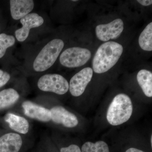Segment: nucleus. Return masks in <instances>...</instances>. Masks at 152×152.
Returning <instances> with one entry per match:
<instances>
[{
    "mask_svg": "<svg viewBox=\"0 0 152 152\" xmlns=\"http://www.w3.org/2000/svg\"><path fill=\"white\" fill-rule=\"evenodd\" d=\"M124 51L123 46L115 42H107L97 50L92 61L93 70L102 74L113 68L119 60Z\"/></svg>",
    "mask_w": 152,
    "mask_h": 152,
    "instance_id": "1",
    "label": "nucleus"
},
{
    "mask_svg": "<svg viewBox=\"0 0 152 152\" xmlns=\"http://www.w3.org/2000/svg\"><path fill=\"white\" fill-rule=\"evenodd\" d=\"M133 112L130 98L124 94H119L114 98L108 109L107 119L110 124L118 126L129 119Z\"/></svg>",
    "mask_w": 152,
    "mask_h": 152,
    "instance_id": "2",
    "label": "nucleus"
},
{
    "mask_svg": "<svg viewBox=\"0 0 152 152\" xmlns=\"http://www.w3.org/2000/svg\"><path fill=\"white\" fill-rule=\"evenodd\" d=\"M64 46V43L61 39H54L48 43L34 61V71L43 72L50 69L58 59Z\"/></svg>",
    "mask_w": 152,
    "mask_h": 152,
    "instance_id": "3",
    "label": "nucleus"
},
{
    "mask_svg": "<svg viewBox=\"0 0 152 152\" xmlns=\"http://www.w3.org/2000/svg\"><path fill=\"white\" fill-rule=\"evenodd\" d=\"M91 57L89 50L80 47H72L65 50L61 54L60 62L66 67H78L86 64Z\"/></svg>",
    "mask_w": 152,
    "mask_h": 152,
    "instance_id": "4",
    "label": "nucleus"
},
{
    "mask_svg": "<svg viewBox=\"0 0 152 152\" xmlns=\"http://www.w3.org/2000/svg\"><path fill=\"white\" fill-rule=\"evenodd\" d=\"M41 91L63 95L69 90V83L62 76L58 74H46L42 76L37 83Z\"/></svg>",
    "mask_w": 152,
    "mask_h": 152,
    "instance_id": "5",
    "label": "nucleus"
},
{
    "mask_svg": "<svg viewBox=\"0 0 152 152\" xmlns=\"http://www.w3.org/2000/svg\"><path fill=\"white\" fill-rule=\"evenodd\" d=\"M124 29V22L121 19L118 18L109 23L98 25L95 31L99 40L107 42L119 37Z\"/></svg>",
    "mask_w": 152,
    "mask_h": 152,
    "instance_id": "6",
    "label": "nucleus"
},
{
    "mask_svg": "<svg viewBox=\"0 0 152 152\" xmlns=\"http://www.w3.org/2000/svg\"><path fill=\"white\" fill-rule=\"evenodd\" d=\"M93 75L92 69L90 67L85 68L75 74L71 79L69 85L71 94L75 97L83 94L91 80Z\"/></svg>",
    "mask_w": 152,
    "mask_h": 152,
    "instance_id": "7",
    "label": "nucleus"
},
{
    "mask_svg": "<svg viewBox=\"0 0 152 152\" xmlns=\"http://www.w3.org/2000/svg\"><path fill=\"white\" fill-rule=\"evenodd\" d=\"M23 27L15 32L16 38L20 42L26 40L28 37L31 29L40 26L44 23L42 17L36 13L28 14L20 20Z\"/></svg>",
    "mask_w": 152,
    "mask_h": 152,
    "instance_id": "8",
    "label": "nucleus"
},
{
    "mask_svg": "<svg viewBox=\"0 0 152 152\" xmlns=\"http://www.w3.org/2000/svg\"><path fill=\"white\" fill-rule=\"evenodd\" d=\"M50 110L51 120L56 124H61L67 128L75 127L78 124L75 115L62 107L56 106Z\"/></svg>",
    "mask_w": 152,
    "mask_h": 152,
    "instance_id": "9",
    "label": "nucleus"
},
{
    "mask_svg": "<svg viewBox=\"0 0 152 152\" xmlns=\"http://www.w3.org/2000/svg\"><path fill=\"white\" fill-rule=\"evenodd\" d=\"M24 113L27 116L42 122L51 120V112L48 109L38 105L30 101H25L22 105Z\"/></svg>",
    "mask_w": 152,
    "mask_h": 152,
    "instance_id": "10",
    "label": "nucleus"
},
{
    "mask_svg": "<svg viewBox=\"0 0 152 152\" xmlns=\"http://www.w3.org/2000/svg\"><path fill=\"white\" fill-rule=\"evenodd\" d=\"M10 6L12 18L18 20L30 14L34 8V3L32 0H11Z\"/></svg>",
    "mask_w": 152,
    "mask_h": 152,
    "instance_id": "11",
    "label": "nucleus"
},
{
    "mask_svg": "<svg viewBox=\"0 0 152 152\" xmlns=\"http://www.w3.org/2000/svg\"><path fill=\"white\" fill-rule=\"evenodd\" d=\"M22 144L21 137L18 134H5L0 137V152H19Z\"/></svg>",
    "mask_w": 152,
    "mask_h": 152,
    "instance_id": "12",
    "label": "nucleus"
},
{
    "mask_svg": "<svg viewBox=\"0 0 152 152\" xmlns=\"http://www.w3.org/2000/svg\"><path fill=\"white\" fill-rule=\"evenodd\" d=\"M4 120L13 130L22 134H26L28 132V122L23 117L12 113H8L5 116Z\"/></svg>",
    "mask_w": 152,
    "mask_h": 152,
    "instance_id": "13",
    "label": "nucleus"
},
{
    "mask_svg": "<svg viewBox=\"0 0 152 152\" xmlns=\"http://www.w3.org/2000/svg\"><path fill=\"white\" fill-rule=\"evenodd\" d=\"M137 80L144 94L148 97L152 96V73L151 71L142 69L137 75Z\"/></svg>",
    "mask_w": 152,
    "mask_h": 152,
    "instance_id": "14",
    "label": "nucleus"
},
{
    "mask_svg": "<svg viewBox=\"0 0 152 152\" xmlns=\"http://www.w3.org/2000/svg\"><path fill=\"white\" fill-rule=\"evenodd\" d=\"M20 96L15 90L8 88L0 92V110L13 105L19 99Z\"/></svg>",
    "mask_w": 152,
    "mask_h": 152,
    "instance_id": "15",
    "label": "nucleus"
},
{
    "mask_svg": "<svg viewBox=\"0 0 152 152\" xmlns=\"http://www.w3.org/2000/svg\"><path fill=\"white\" fill-rule=\"evenodd\" d=\"M139 44L142 49L146 51L152 50V23L147 25L140 35Z\"/></svg>",
    "mask_w": 152,
    "mask_h": 152,
    "instance_id": "16",
    "label": "nucleus"
},
{
    "mask_svg": "<svg viewBox=\"0 0 152 152\" xmlns=\"http://www.w3.org/2000/svg\"><path fill=\"white\" fill-rule=\"evenodd\" d=\"M82 152H110L107 144L103 141L96 143L88 142L82 147Z\"/></svg>",
    "mask_w": 152,
    "mask_h": 152,
    "instance_id": "17",
    "label": "nucleus"
},
{
    "mask_svg": "<svg viewBox=\"0 0 152 152\" xmlns=\"http://www.w3.org/2000/svg\"><path fill=\"white\" fill-rule=\"evenodd\" d=\"M15 43L13 36L1 34H0V58L5 54L7 49L13 46Z\"/></svg>",
    "mask_w": 152,
    "mask_h": 152,
    "instance_id": "18",
    "label": "nucleus"
},
{
    "mask_svg": "<svg viewBox=\"0 0 152 152\" xmlns=\"http://www.w3.org/2000/svg\"><path fill=\"white\" fill-rule=\"evenodd\" d=\"M10 79V75L7 72L0 69V88L6 85Z\"/></svg>",
    "mask_w": 152,
    "mask_h": 152,
    "instance_id": "19",
    "label": "nucleus"
},
{
    "mask_svg": "<svg viewBox=\"0 0 152 152\" xmlns=\"http://www.w3.org/2000/svg\"><path fill=\"white\" fill-rule=\"evenodd\" d=\"M61 152H82L80 148L76 145H71L69 147L62 148L60 150Z\"/></svg>",
    "mask_w": 152,
    "mask_h": 152,
    "instance_id": "20",
    "label": "nucleus"
},
{
    "mask_svg": "<svg viewBox=\"0 0 152 152\" xmlns=\"http://www.w3.org/2000/svg\"><path fill=\"white\" fill-rule=\"evenodd\" d=\"M137 1L141 5L143 6H150L152 4L151 0H138Z\"/></svg>",
    "mask_w": 152,
    "mask_h": 152,
    "instance_id": "21",
    "label": "nucleus"
},
{
    "mask_svg": "<svg viewBox=\"0 0 152 152\" xmlns=\"http://www.w3.org/2000/svg\"><path fill=\"white\" fill-rule=\"evenodd\" d=\"M126 152H145L141 150L135 148H130L127 150Z\"/></svg>",
    "mask_w": 152,
    "mask_h": 152,
    "instance_id": "22",
    "label": "nucleus"
},
{
    "mask_svg": "<svg viewBox=\"0 0 152 152\" xmlns=\"http://www.w3.org/2000/svg\"><path fill=\"white\" fill-rule=\"evenodd\" d=\"M151 146H152V137L151 136Z\"/></svg>",
    "mask_w": 152,
    "mask_h": 152,
    "instance_id": "23",
    "label": "nucleus"
},
{
    "mask_svg": "<svg viewBox=\"0 0 152 152\" xmlns=\"http://www.w3.org/2000/svg\"><path fill=\"white\" fill-rule=\"evenodd\" d=\"M72 1L76 2V1H77V0H75V1H74V0H73V1Z\"/></svg>",
    "mask_w": 152,
    "mask_h": 152,
    "instance_id": "24",
    "label": "nucleus"
}]
</instances>
